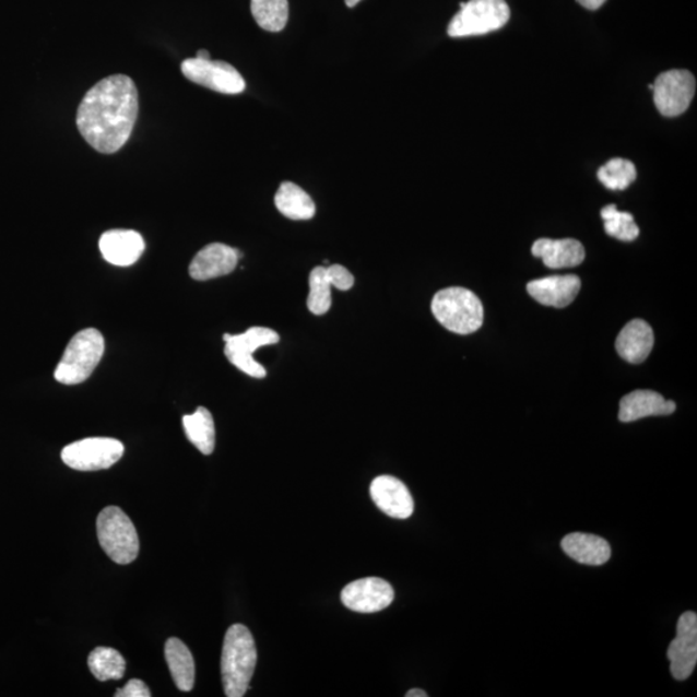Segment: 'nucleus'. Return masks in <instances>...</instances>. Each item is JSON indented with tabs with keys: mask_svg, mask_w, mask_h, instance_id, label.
Masks as SVG:
<instances>
[{
	"mask_svg": "<svg viewBox=\"0 0 697 697\" xmlns=\"http://www.w3.org/2000/svg\"><path fill=\"white\" fill-rule=\"evenodd\" d=\"M139 116V92L130 76L104 78L82 99L76 126L98 153L113 154L130 139Z\"/></svg>",
	"mask_w": 697,
	"mask_h": 697,
	"instance_id": "1",
	"label": "nucleus"
},
{
	"mask_svg": "<svg viewBox=\"0 0 697 697\" xmlns=\"http://www.w3.org/2000/svg\"><path fill=\"white\" fill-rule=\"evenodd\" d=\"M256 663L258 651L251 631L245 625H232L225 635L222 655L223 685L227 697L246 695Z\"/></svg>",
	"mask_w": 697,
	"mask_h": 697,
	"instance_id": "2",
	"label": "nucleus"
},
{
	"mask_svg": "<svg viewBox=\"0 0 697 697\" xmlns=\"http://www.w3.org/2000/svg\"><path fill=\"white\" fill-rule=\"evenodd\" d=\"M432 311L446 330L458 335L479 331L485 318L479 296L466 288L448 287L433 297Z\"/></svg>",
	"mask_w": 697,
	"mask_h": 697,
	"instance_id": "3",
	"label": "nucleus"
},
{
	"mask_svg": "<svg viewBox=\"0 0 697 697\" xmlns=\"http://www.w3.org/2000/svg\"><path fill=\"white\" fill-rule=\"evenodd\" d=\"M105 341L102 332L85 329L71 339L63 352L55 379L66 386H76L88 379L102 361Z\"/></svg>",
	"mask_w": 697,
	"mask_h": 697,
	"instance_id": "4",
	"label": "nucleus"
},
{
	"mask_svg": "<svg viewBox=\"0 0 697 697\" xmlns=\"http://www.w3.org/2000/svg\"><path fill=\"white\" fill-rule=\"evenodd\" d=\"M97 537L106 556L118 565L138 558L140 540L130 517L118 507H106L97 517Z\"/></svg>",
	"mask_w": 697,
	"mask_h": 697,
	"instance_id": "5",
	"label": "nucleus"
},
{
	"mask_svg": "<svg viewBox=\"0 0 697 697\" xmlns=\"http://www.w3.org/2000/svg\"><path fill=\"white\" fill-rule=\"evenodd\" d=\"M510 9L505 0H469L460 3L447 33L451 38L475 37L499 31L508 24Z\"/></svg>",
	"mask_w": 697,
	"mask_h": 697,
	"instance_id": "6",
	"label": "nucleus"
},
{
	"mask_svg": "<svg viewBox=\"0 0 697 697\" xmlns=\"http://www.w3.org/2000/svg\"><path fill=\"white\" fill-rule=\"evenodd\" d=\"M125 453V446L113 438H87L63 448L61 459L71 469L80 472H96L109 469Z\"/></svg>",
	"mask_w": 697,
	"mask_h": 697,
	"instance_id": "7",
	"label": "nucleus"
},
{
	"mask_svg": "<svg viewBox=\"0 0 697 697\" xmlns=\"http://www.w3.org/2000/svg\"><path fill=\"white\" fill-rule=\"evenodd\" d=\"M280 340L279 333L268 329V327H251L250 330L240 333V335L225 333L224 353L239 371L255 377V379H264L268 375L267 369L255 361L253 353L261 346L279 344Z\"/></svg>",
	"mask_w": 697,
	"mask_h": 697,
	"instance_id": "8",
	"label": "nucleus"
},
{
	"mask_svg": "<svg viewBox=\"0 0 697 697\" xmlns=\"http://www.w3.org/2000/svg\"><path fill=\"white\" fill-rule=\"evenodd\" d=\"M652 92L653 103L661 116L680 117L693 103L696 80L692 71L673 69L657 78Z\"/></svg>",
	"mask_w": 697,
	"mask_h": 697,
	"instance_id": "9",
	"label": "nucleus"
},
{
	"mask_svg": "<svg viewBox=\"0 0 697 697\" xmlns=\"http://www.w3.org/2000/svg\"><path fill=\"white\" fill-rule=\"evenodd\" d=\"M185 78L203 87L224 95H238L246 90V82L239 71L224 61L193 59L181 63Z\"/></svg>",
	"mask_w": 697,
	"mask_h": 697,
	"instance_id": "10",
	"label": "nucleus"
},
{
	"mask_svg": "<svg viewBox=\"0 0 697 697\" xmlns=\"http://www.w3.org/2000/svg\"><path fill=\"white\" fill-rule=\"evenodd\" d=\"M341 601L349 610L374 614L386 610L394 601V589L380 578H365L351 582L341 592Z\"/></svg>",
	"mask_w": 697,
	"mask_h": 697,
	"instance_id": "11",
	"label": "nucleus"
},
{
	"mask_svg": "<svg viewBox=\"0 0 697 697\" xmlns=\"http://www.w3.org/2000/svg\"><path fill=\"white\" fill-rule=\"evenodd\" d=\"M671 672L675 680L692 677L697 664V615L688 611L680 617L677 637L668 649Z\"/></svg>",
	"mask_w": 697,
	"mask_h": 697,
	"instance_id": "12",
	"label": "nucleus"
},
{
	"mask_svg": "<svg viewBox=\"0 0 697 697\" xmlns=\"http://www.w3.org/2000/svg\"><path fill=\"white\" fill-rule=\"evenodd\" d=\"M309 310L315 316H324L331 309V287L349 291L354 286V276L343 265L317 267L309 275Z\"/></svg>",
	"mask_w": 697,
	"mask_h": 697,
	"instance_id": "13",
	"label": "nucleus"
},
{
	"mask_svg": "<svg viewBox=\"0 0 697 697\" xmlns=\"http://www.w3.org/2000/svg\"><path fill=\"white\" fill-rule=\"evenodd\" d=\"M373 501L391 518L407 519L414 515L415 503L407 486L395 476H377L369 486Z\"/></svg>",
	"mask_w": 697,
	"mask_h": 697,
	"instance_id": "14",
	"label": "nucleus"
},
{
	"mask_svg": "<svg viewBox=\"0 0 697 697\" xmlns=\"http://www.w3.org/2000/svg\"><path fill=\"white\" fill-rule=\"evenodd\" d=\"M244 258L236 248L224 244H211L196 255L189 267V274L196 281H210L231 274Z\"/></svg>",
	"mask_w": 697,
	"mask_h": 697,
	"instance_id": "15",
	"label": "nucleus"
},
{
	"mask_svg": "<svg viewBox=\"0 0 697 697\" xmlns=\"http://www.w3.org/2000/svg\"><path fill=\"white\" fill-rule=\"evenodd\" d=\"M581 281L579 276L551 275L528 284L529 294L545 307L566 308L579 295Z\"/></svg>",
	"mask_w": 697,
	"mask_h": 697,
	"instance_id": "16",
	"label": "nucleus"
},
{
	"mask_svg": "<svg viewBox=\"0 0 697 697\" xmlns=\"http://www.w3.org/2000/svg\"><path fill=\"white\" fill-rule=\"evenodd\" d=\"M99 251L104 259L116 267L133 265L145 250L144 238L138 232L114 229L99 238Z\"/></svg>",
	"mask_w": 697,
	"mask_h": 697,
	"instance_id": "17",
	"label": "nucleus"
},
{
	"mask_svg": "<svg viewBox=\"0 0 697 697\" xmlns=\"http://www.w3.org/2000/svg\"><path fill=\"white\" fill-rule=\"evenodd\" d=\"M675 407L677 405L673 401L664 400V397L657 391L636 390L621 401L618 420L622 423H633L650 416L672 415Z\"/></svg>",
	"mask_w": 697,
	"mask_h": 697,
	"instance_id": "18",
	"label": "nucleus"
},
{
	"mask_svg": "<svg viewBox=\"0 0 697 697\" xmlns=\"http://www.w3.org/2000/svg\"><path fill=\"white\" fill-rule=\"evenodd\" d=\"M532 255L542 259L551 269L579 267L586 259V248L576 239H539L532 246Z\"/></svg>",
	"mask_w": 697,
	"mask_h": 697,
	"instance_id": "19",
	"label": "nucleus"
},
{
	"mask_svg": "<svg viewBox=\"0 0 697 697\" xmlns=\"http://www.w3.org/2000/svg\"><path fill=\"white\" fill-rule=\"evenodd\" d=\"M653 341L655 339L651 326L642 319H635L618 333L616 351L623 359L638 365L649 358Z\"/></svg>",
	"mask_w": 697,
	"mask_h": 697,
	"instance_id": "20",
	"label": "nucleus"
},
{
	"mask_svg": "<svg viewBox=\"0 0 697 697\" xmlns=\"http://www.w3.org/2000/svg\"><path fill=\"white\" fill-rule=\"evenodd\" d=\"M560 545L568 557L581 565L602 566L611 558L610 544L592 533H570L562 540Z\"/></svg>",
	"mask_w": 697,
	"mask_h": 697,
	"instance_id": "21",
	"label": "nucleus"
},
{
	"mask_svg": "<svg viewBox=\"0 0 697 697\" xmlns=\"http://www.w3.org/2000/svg\"><path fill=\"white\" fill-rule=\"evenodd\" d=\"M165 657L177 688L184 693L191 692L196 682V664L188 646L179 638H169Z\"/></svg>",
	"mask_w": 697,
	"mask_h": 697,
	"instance_id": "22",
	"label": "nucleus"
},
{
	"mask_svg": "<svg viewBox=\"0 0 697 697\" xmlns=\"http://www.w3.org/2000/svg\"><path fill=\"white\" fill-rule=\"evenodd\" d=\"M274 202L275 208L283 216L295 220V222L310 220L316 215V204L311 197L294 182H282L276 191Z\"/></svg>",
	"mask_w": 697,
	"mask_h": 697,
	"instance_id": "23",
	"label": "nucleus"
},
{
	"mask_svg": "<svg viewBox=\"0 0 697 697\" xmlns=\"http://www.w3.org/2000/svg\"><path fill=\"white\" fill-rule=\"evenodd\" d=\"M185 434L199 451L211 454L215 450V422L208 409L199 407L193 415L182 417Z\"/></svg>",
	"mask_w": 697,
	"mask_h": 697,
	"instance_id": "24",
	"label": "nucleus"
},
{
	"mask_svg": "<svg viewBox=\"0 0 697 697\" xmlns=\"http://www.w3.org/2000/svg\"><path fill=\"white\" fill-rule=\"evenodd\" d=\"M88 666L99 682L119 681L125 677L126 660L117 650L97 647L88 657Z\"/></svg>",
	"mask_w": 697,
	"mask_h": 697,
	"instance_id": "25",
	"label": "nucleus"
},
{
	"mask_svg": "<svg viewBox=\"0 0 697 697\" xmlns=\"http://www.w3.org/2000/svg\"><path fill=\"white\" fill-rule=\"evenodd\" d=\"M251 12L261 28L279 33L287 25L288 0H251Z\"/></svg>",
	"mask_w": 697,
	"mask_h": 697,
	"instance_id": "26",
	"label": "nucleus"
},
{
	"mask_svg": "<svg viewBox=\"0 0 697 697\" xmlns=\"http://www.w3.org/2000/svg\"><path fill=\"white\" fill-rule=\"evenodd\" d=\"M604 231L610 237L623 241H631L639 236V227L629 212L617 211L615 204H609L601 211Z\"/></svg>",
	"mask_w": 697,
	"mask_h": 697,
	"instance_id": "27",
	"label": "nucleus"
},
{
	"mask_svg": "<svg viewBox=\"0 0 697 697\" xmlns=\"http://www.w3.org/2000/svg\"><path fill=\"white\" fill-rule=\"evenodd\" d=\"M599 179L610 190H625L637 179V169L630 161L614 158L599 169Z\"/></svg>",
	"mask_w": 697,
	"mask_h": 697,
	"instance_id": "28",
	"label": "nucleus"
},
{
	"mask_svg": "<svg viewBox=\"0 0 697 697\" xmlns=\"http://www.w3.org/2000/svg\"><path fill=\"white\" fill-rule=\"evenodd\" d=\"M116 697H151V689L140 680H131L123 688H118Z\"/></svg>",
	"mask_w": 697,
	"mask_h": 697,
	"instance_id": "29",
	"label": "nucleus"
},
{
	"mask_svg": "<svg viewBox=\"0 0 697 697\" xmlns=\"http://www.w3.org/2000/svg\"><path fill=\"white\" fill-rule=\"evenodd\" d=\"M606 0H578V3L590 11L600 10Z\"/></svg>",
	"mask_w": 697,
	"mask_h": 697,
	"instance_id": "30",
	"label": "nucleus"
},
{
	"mask_svg": "<svg viewBox=\"0 0 697 697\" xmlns=\"http://www.w3.org/2000/svg\"><path fill=\"white\" fill-rule=\"evenodd\" d=\"M405 697H428V694L423 692V689L414 688L410 689V692L405 694Z\"/></svg>",
	"mask_w": 697,
	"mask_h": 697,
	"instance_id": "31",
	"label": "nucleus"
},
{
	"mask_svg": "<svg viewBox=\"0 0 697 697\" xmlns=\"http://www.w3.org/2000/svg\"><path fill=\"white\" fill-rule=\"evenodd\" d=\"M196 57L201 60H211V55L209 51H205V49H199Z\"/></svg>",
	"mask_w": 697,
	"mask_h": 697,
	"instance_id": "32",
	"label": "nucleus"
},
{
	"mask_svg": "<svg viewBox=\"0 0 697 697\" xmlns=\"http://www.w3.org/2000/svg\"><path fill=\"white\" fill-rule=\"evenodd\" d=\"M359 2H361V0H345L346 5L351 7V9H352V7L357 5Z\"/></svg>",
	"mask_w": 697,
	"mask_h": 697,
	"instance_id": "33",
	"label": "nucleus"
}]
</instances>
